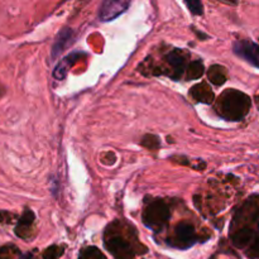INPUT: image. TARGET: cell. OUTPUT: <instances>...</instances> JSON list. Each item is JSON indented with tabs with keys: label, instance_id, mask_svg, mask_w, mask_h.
Masks as SVG:
<instances>
[{
	"label": "cell",
	"instance_id": "obj_1",
	"mask_svg": "<svg viewBox=\"0 0 259 259\" xmlns=\"http://www.w3.org/2000/svg\"><path fill=\"white\" fill-rule=\"evenodd\" d=\"M252 106L249 96L234 89H228L220 95L217 103L218 114L228 121H239L244 119Z\"/></svg>",
	"mask_w": 259,
	"mask_h": 259
},
{
	"label": "cell",
	"instance_id": "obj_2",
	"mask_svg": "<svg viewBox=\"0 0 259 259\" xmlns=\"http://www.w3.org/2000/svg\"><path fill=\"white\" fill-rule=\"evenodd\" d=\"M169 217H171V212H169L168 205L162 200H154L147 205L142 219L147 228L158 233L166 227Z\"/></svg>",
	"mask_w": 259,
	"mask_h": 259
},
{
	"label": "cell",
	"instance_id": "obj_3",
	"mask_svg": "<svg viewBox=\"0 0 259 259\" xmlns=\"http://www.w3.org/2000/svg\"><path fill=\"white\" fill-rule=\"evenodd\" d=\"M197 242V234L191 223H179L175 228L174 238H169L168 244L180 249H187Z\"/></svg>",
	"mask_w": 259,
	"mask_h": 259
},
{
	"label": "cell",
	"instance_id": "obj_4",
	"mask_svg": "<svg viewBox=\"0 0 259 259\" xmlns=\"http://www.w3.org/2000/svg\"><path fill=\"white\" fill-rule=\"evenodd\" d=\"M105 247L116 259H132L134 257V249L131 243L124 239L123 235L116 233L106 234Z\"/></svg>",
	"mask_w": 259,
	"mask_h": 259
},
{
	"label": "cell",
	"instance_id": "obj_5",
	"mask_svg": "<svg viewBox=\"0 0 259 259\" xmlns=\"http://www.w3.org/2000/svg\"><path fill=\"white\" fill-rule=\"evenodd\" d=\"M131 3L126 0H106L101 4L99 9V18L101 22H109V20L115 19L120 14H123Z\"/></svg>",
	"mask_w": 259,
	"mask_h": 259
},
{
	"label": "cell",
	"instance_id": "obj_6",
	"mask_svg": "<svg viewBox=\"0 0 259 259\" xmlns=\"http://www.w3.org/2000/svg\"><path fill=\"white\" fill-rule=\"evenodd\" d=\"M235 55L259 68V46L250 40H238L233 46Z\"/></svg>",
	"mask_w": 259,
	"mask_h": 259
},
{
	"label": "cell",
	"instance_id": "obj_7",
	"mask_svg": "<svg viewBox=\"0 0 259 259\" xmlns=\"http://www.w3.org/2000/svg\"><path fill=\"white\" fill-rule=\"evenodd\" d=\"M81 57H85V53L81 52H72L68 56H66L62 61H60L57 66H56L55 71H53V76L57 80H63L66 77V73H67V70L70 67H72Z\"/></svg>",
	"mask_w": 259,
	"mask_h": 259
},
{
	"label": "cell",
	"instance_id": "obj_8",
	"mask_svg": "<svg viewBox=\"0 0 259 259\" xmlns=\"http://www.w3.org/2000/svg\"><path fill=\"white\" fill-rule=\"evenodd\" d=\"M232 237L233 244L238 248H244L248 244H252L253 238H254V233L249 227H242L238 230H233L230 233Z\"/></svg>",
	"mask_w": 259,
	"mask_h": 259
},
{
	"label": "cell",
	"instance_id": "obj_9",
	"mask_svg": "<svg viewBox=\"0 0 259 259\" xmlns=\"http://www.w3.org/2000/svg\"><path fill=\"white\" fill-rule=\"evenodd\" d=\"M190 95L196 101L202 104H211L214 101V93L211 91L210 86L206 82H201L195 85L190 90Z\"/></svg>",
	"mask_w": 259,
	"mask_h": 259
},
{
	"label": "cell",
	"instance_id": "obj_10",
	"mask_svg": "<svg viewBox=\"0 0 259 259\" xmlns=\"http://www.w3.org/2000/svg\"><path fill=\"white\" fill-rule=\"evenodd\" d=\"M166 60L167 62L171 65L172 70H174V78H180V76H181L182 72L185 71V66H186V60H185V56L184 53H182V51H171V52L167 55Z\"/></svg>",
	"mask_w": 259,
	"mask_h": 259
},
{
	"label": "cell",
	"instance_id": "obj_11",
	"mask_svg": "<svg viewBox=\"0 0 259 259\" xmlns=\"http://www.w3.org/2000/svg\"><path fill=\"white\" fill-rule=\"evenodd\" d=\"M33 223H34V214H33L30 210H27V211L20 217L19 222H18L17 228H15V234L19 238H23V239L29 238Z\"/></svg>",
	"mask_w": 259,
	"mask_h": 259
},
{
	"label": "cell",
	"instance_id": "obj_12",
	"mask_svg": "<svg viewBox=\"0 0 259 259\" xmlns=\"http://www.w3.org/2000/svg\"><path fill=\"white\" fill-rule=\"evenodd\" d=\"M73 37V32L70 28H65L63 30H61L60 34L56 38V42L52 47V58H56L68 45L71 43Z\"/></svg>",
	"mask_w": 259,
	"mask_h": 259
},
{
	"label": "cell",
	"instance_id": "obj_13",
	"mask_svg": "<svg viewBox=\"0 0 259 259\" xmlns=\"http://www.w3.org/2000/svg\"><path fill=\"white\" fill-rule=\"evenodd\" d=\"M228 73L227 68L223 67L220 65H214L209 68L207 71V78L209 81H211V83H214L215 86H220L227 81Z\"/></svg>",
	"mask_w": 259,
	"mask_h": 259
},
{
	"label": "cell",
	"instance_id": "obj_14",
	"mask_svg": "<svg viewBox=\"0 0 259 259\" xmlns=\"http://www.w3.org/2000/svg\"><path fill=\"white\" fill-rule=\"evenodd\" d=\"M204 75V65L201 61H194L190 63L189 68H187V80H197Z\"/></svg>",
	"mask_w": 259,
	"mask_h": 259
},
{
	"label": "cell",
	"instance_id": "obj_15",
	"mask_svg": "<svg viewBox=\"0 0 259 259\" xmlns=\"http://www.w3.org/2000/svg\"><path fill=\"white\" fill-rule=\"evenodd\" d=\"M78 259H106L105 255L95 247H89L81 252Z\"/></svg>",
	"mask_w": 259,
	"mask_h": 259
},
{
	"label": "cell",
	"instance_id": "obj_16",
	"mask_svg": "<svg viewBox=\"0 0 259 259\" xmlns=\"http://www.w3.org/2000/svg\"><path fill=\"white\" fill-rule=\"evenodd\" d=\"M63 250H65V248L63 247H60V245H52V247H50L48 249L45 250V253H43V258L57 259L63 254Z\"/></svg>",
	"mask_w": 259,
	"mask_h": 259
},
{
	"label": "cell",
	"instance_id": "obj_17",
	"mask_svg": "<svg viewBox=\"0 0 259 259\" xmlns=\"http://www.w3.org/2000/svg\"><path fill=\"white\" fill-rule=\"evenodd\" d=\"M187 8H189L190 12L195 15H201L204 13V7L200 2L197 0H191V2H186Z\"/></svg>",
	"mask_w": 259,
	"mask_h": 259
},
{
	"label": "cell",
	"instance_id": "obj_18",
	"mask_svg": "<svg viewBox=\"0 0 259 259\" xmlns=\"http://www.w3.org/2000/svg\"><path fill=\"white\" fill-rule=\"evenodd\" d=\"M142 144L149 149H157L159 147V141L154 136H146L143 138V141H142Z\"/></svg>",
	"mask_w": 259,
	"mask_h": 259
},
{
	"label": "cell",
	"instance_id": "obj_19",
	"mask_svg": "<svg viewBox=\"0 0 259 259\" xmlns=\"http://www.w3.org/2000/svg\"><path fill=\"white\" fill-rule=\"evenodd\" d=\"M247 254L249 258L259 259V237H257L253 240V243L250 244V248L248 249Z\"/></svg>",
	"mask_w": 259,
	"mask_h": 259
}]
</instances>
